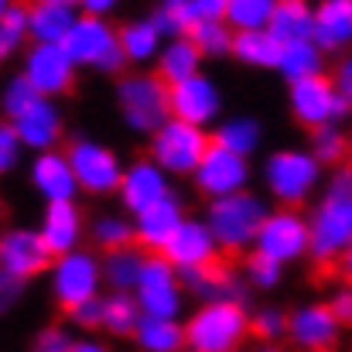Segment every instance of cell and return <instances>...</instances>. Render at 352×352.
<instances>
[{
	"mask_svg": "<svg viewBox=\"0 0 352 352\" xmlns=\"http://www.w3.org/2000/svg\"><path fill=\"white\" fill-rule=\"evenodd\" d=\"M352 243V175L339 171L308 223V250L322 263L349 256Z\"/></svg>",
	"mask_w": 352,
	"mask_h": 352,
	"instance_id": "obj_1",
	"label": "cell"
},
{
	"mask_svg": "<svg viewBox=\"0 0 352 352\" xmlns=\"http://www.w3.org/2000/svg\"><path fill=\"white\" fill-rule=\"evenodd\" d=\"M185 352H239L250 336V311L236 301H202L182 325Z\"/></svg>",
	"mask_w": 352,
	"mask_h": 352,
	"instance_id": "obj_2",
	"label": "cell"
},
{
	"mask_svg": "<svg viewBox=\"0 0 352 352\" xmlns=\"http://www.w3.org/2000/svg\"><path fill=\"white\" fill-rule=\"evenodd\" d=\"M65 48V55L72 58V65H89L100 72H117L123 69V52L117 45V31L107 24V17H89V14H76L72 28L65 31V38L58 41Z\"/></svg>",
	"mask_w": 352,
	"mask_h": 352,
	"instance_id": "obj_3",
	"label": "cell"
},
{
	"mask_svg": "<svg viewBox=\"0 0 352 352\" xmlns=\"http://www.w3.org/2000/svg\"><path fill=\"white\" fill-rule=\"evenodd\" d=\"M263 216H267L263 199H256L250 192H236V195H226V199H212L206 226L216 239V246L246 250V246H253V236L260 230Z\"/></svg>",
	"mask_w": 352,
	"mask_h": 352,
	"instance_id": "obj_4",
	"label": "cell"
},
{
	"mask_svg": "<svg viewBox=\"0 0 352 352\" xmlns=\"http://www.w3.org/2000/svg\"><path fill=\"white\" fill-rule=\"evenodd\" d=\"M318 178H322V164L308 151H277L263 164L267 192L280 206H301L305 199H311Z\"/></svg>",
	"mask_w": 352,
	"mask_h": 352,
	"instance_id": "obj_5",
	"label": "cell"
},
{
	"mask_svg": "<svg viewBox=\"0 0 352 352\" xmlns=\"http://www.w3.org/2000/svg\"><path fill=\"white\" fill-rule=\"evenodd\" d=\"M206 147H209V137L202 126L182 123L175 117H168L151 133V161L164 175H192Z\"/></svg>",
	"mask_w": 352,
	"mask_h": 352,
	"instance_id": "obj_6",
	"label": "cell"
},
{
	"mask_svg": "<svg viewBox=\"0 0 352 352\" xmlns=\"http://www.w3.org/2000/svg\"><path fill=\"white\" fill-rule=\"evenodd\" d=\"M130 294H133L140 315H151V318H178L182 315L185 287H182L178 270L164 256H144V267H140Z\"/></svg>",
	"mask_w": 352,
	"mask_h": 352,
	"instance_id": "obj_7",
	"label": "cell"
},
{
	"mask_svg": "<svg viewBox=\"0 0 352 352\" xmlns=\"http://www.w3.org/2000/svg\"><path fill=\"white\" fill-rule=\"evenodd\" d=\"M117 103L126 126L137 130V133H154L164 120L171 117L168 86L157 76H126V79H120Z\"/></svg>",
	"mask_w": 352,
	"mask_h": 352,
	"instance_id": "obj_8",
	"label": "cell"
},
{
	"mask_svg": "<svg viewBox=\"0 0 352 352\" xmlns=\"http://www.w3.org/2000/svg\"><path fill=\"white\" fill-rule=\"evenodd\" d=\"M253 253L274 260L277 267L305 256L308 253V219L294 209L267 212L256 236H253Z\"/></svg>",
	"mask_w": 352,
	"mask_h": 352,
	"instance_id": "obj_9",
	"label": "cell"
},
{
	"mask_svg": "<svg viewBox=\"0 0 352 352\" xmlns=\"http://www.w3.org/2000/svg\"><path fill=\"white\" fill-rule=\"evenodd\" d=\"M100 284H103V274H100V260L93 253L69 250L52 260V294L65 311L89 298H100Z\"/></svg>",
	"mask_w": 352,
	"mask_h": 352,
	"instance_id": "obj_10",
	"label": "cell"
},
{
	"mask_svg": "<svg viewBox=\"0 0 352 352\" xmlns=\"http://www.w3.org/2000/svg\"><path fill=\"white\" fill-rule=\"evenodd\" d=\"M192 178H195V185H199L202 195L226 199V195H236V192H246V185H250V164H246V157H239V154H233V151H226V147H219V144L209 140V147H206L202 161L195 164Z\"/></svg>",
	"mask_w": 352,
	"mask_h": 352,
	"instance_id": "obj_11",
	"label": "cell"
},
{
	"mask_svg": "<svg viewBox=\"0 0 352 352\" xmlns=\"http://www.w3.org/2000/svg\"><path fill=\"white\" fill-rule=\"evenodd\" d=\"M65 157H69V168H72L79 188H86V192H93V195H110V192H117L123 168H120L117 154H113L110 147H103V144H96V140H76Z\"/></svg>",
	"mask_w": 352,
	"mask_h": 352,
	"instance_id": "obj_12",
	"label": "cell"
},
{
	"mask_svg": "<svg viewBox=\"0 0 352 352\" xmlns=\"http://www.w3.org/2000/svg\"><path fill=\"white\" fill-rule=\"evenodd\" d=\"M339 318L329 311V305H301L287 315V339L298 352H336L342 339Z\"/></svg>",
	"mask_w": 352,
	"mask_h": 352,
	"instance_id": "obj_13",
	"label": "cell"
},
{
	"mask_svg": "<svg viewBox=\"0 0 352 352\" xmlns=\"http://www.w3.org/2000/svg\"><path fill=\"white\" fill-rule=\"evenodd\" d=\"M38 96H62L72 89V79H76V65L72 58L65 55L62 45H52V41H34L28 58H24V72H21Z\"/></svg>",
	"mask_w": 352,
	"mask_h": 352,
	"instance_id": "obj_14",
	"label": "cell"
},
{
	"mask_svg": "<svg viewBox=\"0 0 352 352\" xmlns=\"http://www.w3.org/2000/svg\"><path fill=\"white\" fill-rule=\"evenodd\" d=\"M291 113L298 123H305L308 130L336 123L339 117L349 113V103H339V93L332 89V79L325 76H308L291 82Z\"/></svg>",
	"mask_w": 352,
	"mask_h": 352,
	"instance_id": "obj_15",
	"label": "cell"
},
{
	"mask_svg": "<svg viewBox=\"0 0 352 352\" xmlns=\"http://www.w3.org/2000/svg\"><path fill=\"white\" fill-rule=\"evenodd\" d=\"M168 110H171L175 120L206 130V123H212L219 117V110H223V93H219V86L209 76L199 72V76H192L185 82L168 86Z\"/></svg>",
	"mask_w": 352,
	"mask_h": 352,
	"instance_id": "obj_16",
	"label": "cell"
},
{
	"mask_svg": "<svg viewBox=\"0 0 352 352\" xmlns=\"http://www.w3.org/2000/svg\"><path fill=\"white\" fill-rule=\"evenodd\" d=\"M216 253H219V246H216V239H212L209 226H206L202 219H182L178 230L171 233V239L161 246V256H164L178 274L212 263Z\"/></svg>",
	"mask_w": 352,
	"mask_h": 352,
	"instance_id": "obj_17",
	"label": "cell"
},
{
	"mask_svg": "<svg viewBox=\"0 0 352 352\" xmlns=\"http://www.w3.org/2000/svg\"><path fill=\"white\" fill-rule=\"evenodd\" d=\"M52 253L41 243L38 230H10L0 236V270H7L17 280H28L52 267Z\"/></svg>",
	"mask_w": 352,
	"mask_h": 352,
	"instance_id": "obj_18",
	"label": "cell"
},
{
	"mask_svg": "<svg viewBox=\"0 0 352 352\" xmlns=\"http://www.w3.org/2000/svg\"><path fill=\"white\" fill-rule=\"evenodd\" d=\"M21 147L28 151H52L62 137V113L48 96H38L31 107H24L17 117L10 120Z\"/></svg>",
	"mask_w": 352,
	"mask_h": 352,
	"instance_id": "obj_19",
	"label": "cell"
},
{
	"mask_svg": "<svg viewBox=\"0 0 352 352\" xmlns=\"http://www.w3.org/2000/svg\"><path fill=\"white\" fill-rule=\"evenodd\" d=\"M117 192H120V199H123V206H126L133 216H137L140 209L161 202L164 195H171L168 175H164L151 157H140V161H133L130 168H123Z\"/></svg>",
	"mask_w": 352,
	"mask_h": 352,
	"instance_id": "obj_20",
	"label": "cell"
},
{
	"mask_svg": "<svg viewBox=\"0 0 352 352\" xmlns=\"http://www.w3.org/2000/svg\"><path fill=\"white\" fill-rule=\"evenodd\" d=\"M178 277H182V287H188L202 301H236V305H243V298H246L243 280L230 267H223L219 260L195 267V270H182Z\"/></svg>",
	"mask_w": 352,
	"mask_h": 352,
	"instance_id": "obj_21",
	"label": "cell"
},
{
	"mask_svg": "<svg viewBox=\"0 0 352 352\" xmlns=\"http://www.w3.org/2000/svg\"><path fill=\"white\" fill-rule=\"evenodd\" d=\"M31 185L38 188V195H45L48 202H76V175L69 168V157L58 151H41L31 164Z\"/></svg>",
	"mask_w": 352,
	"mask_h": 352,
	"instance_id": "obj_22",
	"label": "cell"
},
{
	"mask_svg": "<svg viewBox=\"0 0 352 352\" xmlns=\"http://www.w3.org/2000/svg\"><path fill=\"white\" fill-rule=\"evenodd\" d=\"M182 219H185L182 202H178L175 195H164L161 202H154V206H147V209L137 212V219L130 223V226H133V239H137L140 246L161 253V246L171 239V233L178 230Z\"/></svg>",
	"mask_w": 352,
	"mask_h": 352,
	"instance_id": "obj_23",
	"label": "cell"
},
{
	"mask_svg": "<svg viewBox=\"0 0 352 352\" xmlns=\"http://www.w3.org/2000/svg\"><path fill=\"white\" fill-rule=\"evenodd\" d=\"M311 41L322 52L349 48L352 41V0H322L311 10Z\"/></svg>",
	"mask_w": 352,
	"mask_h": 352,
	"instance_id": "obj_24",
	"label": "cell"
},
{
	"mask_svg": "<svg viewBox=\"0 0 352 352\" xmlns=\"http://www.w3.org/2000/svg\"><path fill=\"white\" fill-rule=\"evenodd\" d=\"M38 236L48 246L52 256L79 250V239H82V212H79V206L76 202H48Z\"/></svg>",
	"mask_w": 352,
	"mask_h": 352,
	"instance_id": "obj_25",
	"label": "cell"
},
{
	"mask_svg": "<svg viewBox=\"0 0 352 352\" xmlns=\"http://www.w3.org/2000/svg\"><path fill=\"white\" fill-rule=\"evenodd\" d=\"M199 69H202V55H199V48H195L185 34L168 38V41L161 45V52H157V79H161L164 86L185 82V79L199 76Z\"/></svg>",
	"mask_w": 352,
	"mask_h": 352,
	"instance_id": "obj_26",
	"label": "cell"
},
{
	"mask_svg": "<svg viewBox=\"0 0 352 352\" xmlns=\"http://www.w3.org/2000/svg\"><path fill=\"white\" fill-rule=\"evenodd\" d=\"M130 336H133V342H137L140 352H182L185 349V336H182L178 318H151V315H140Z\"/></svg>",
	"mask_w": 352,
	"mask_h": 352,
	"instance_id": "obj_27",
	"label": "cell"
},
{
	"mask_svg": "<svg viewBox=\"0 0 352 352\" xmlns=\"http://www.w3.org/2000/svg\"><path fill=\"white\" fill-rule=\"evenodd\" d=\"M267 31L277 45H294V41H311V7L308 0H298V3H277L270 21H267Z\"/></svg>",
	"mask_w": 352,
	"mask_h": 352,
	"instance_id": "obj_28",
	"label": "cell"
},
{
	"mask_svg": "<svg viewBox=\"0 0 352 352\" xmlns=\"http://www.w3.org/2000/svg\"><path fill=\"white\" fill-rule=\"evenodd\" d=\"M76 21V7L65 3H31L28 7V38L58 45Z\"/></svg>",
	"mask_w": 352,
	"mask_h": 352,
	"instance_id": "obj_29",
	"label": "cell"
},
{
	"mask_svg": "<svg viewBox=\"0 0 352 352\" xmlns=\"http://www.w3.org/2000/svg\"><path fill=\"white\" fill-rule=\"evenodd\" d=\"M287 82L308 79V76H322L325 69V52L315 41H294V45H280L277 65H274Z\"/></svg>",
	"mask_w": 352,
	"mask_h": 352,
	"instance_id": "obj_30",
	"label": "cell"
},
{
	"mask_svg": "<svg viewBox=\"0 0 352 352\" xmlns=\"http://www.w3.org/2000/svg\"><path fill=\"white\" fill-rule=\"evenodd\" d=\"M117 45L126 62H140V65H144V62L157 58L164 38L157 34V28H154L151 17H147V21H130V24H123L117 31Z\"/></svg>",
	"mask_w": 352,
	"mask_h": 352,
	"instance_id": "obj_31",
	"label": "cell"
},
{
	"mask_svg": "<svg viewBox=\"0 0 352 352\" xmlns=\"http://www.w3.org/2000/svg\"><path fill=\"white\" fill-rule=\"evenodd\" d=\"M230 52L243 65H253V69H274L277 65V55H280V45L270 38V31H236L233 41H230Z\"/></svg>",
	"mask_w": 352,
	"mask_h": 352,
	"instance_id": "obj_32",
	"label": "cell"
},
{
	"mask_svg": "<svg viewBox=\"0 0 352 352\" xmlns=\"http://www.w3.org/2000/svg\"><path fill=\"white\" fill-rule=\"evenodd\" d=\"M140 267H144V253L137 246H120L107 253V260L100 263V274L113 291H133Z\"/></svg>",
	"mask_w": 352,
	"mask_h": 352,
	"instance_id": "obj_33",
	"label": "cell"
},
{
	"mask_svg": "<svg viewBox=\"0 0 352 352\" xmlns=\"http://www.w3.org/2000/svg\"><path fill=\"white\" fill-rule=\"evenodd\" d=\"M140 318V308L133 301L130 291H113L110 298H103V315H100V329L110 336H130L133 325Z\"/></svg>",
	"mask_w": 352,
	"mask_h": 352,
	"instance_id": "obj_34",
	"label": "cell"
},
{
	"mask_svg": "<svg viewBox=\"0 0 352 352\" xmlns=\"http://www.w3.org/2000/svg\"><path fill=\"white\" fill-rule=\"evenodd\" d=\"M277 0H226L223 24L233 31H263Z\"/></svg>",
	"mask_w": 352,
	"mask_h": 352,
	"instance_id": "obj_35",
	"label": "cell"
},
{
	"mask_svg": "<svg viewBox=\"0 0 352 352\" xmlns=\"http://www.w3.org/2000/svg\"><path fill=\"white\" fill-rule=\"evenodd\" d=\"M260 137H263V130H260L256 120L236 117V120L223 123V126L216 130V140H212V144H219V147L233 151V154H239V157H246V154H253V151L260 147Z\"/></svg>",
	"mask_w": 352,
	"mask_h": 352,
	"instance_id": "obj_36",
	"label": "cell"
},
{
	"mask_svg": "<svg viewBox=\"0 0 352 352\" xmlns=\"http://www.w3.org/2000/svg\"><path fill=\"white\" fill-rule=\"evenodd\" d=\"M185 38L199 48L202 58H206V55H212V58L226 55V52H230V41H233V34H230V28H226L223 21H199V24H192V28L185 31Z\"/></svg>",
	"mask_w": 352,
	"mask_h": 352,
	"instance_id": "obj_37",
	"label": "cell"
},
{
	"mask_svg": "<svg viewBox=\"0 0 352 352\" xmlns=\"http://www.w3.org/2000/svg\"><path fill=\"white\" fill-rule=\"evenodd\" d=\"M151 24L157 28V34H161L164 41L185 34V31L195 24V17H192V0H161V7H157V14L151 17Z\"/></svg>",
	"mask_w": 352,
	"mask_h": 352,
	"instance_id": "obj_38",
	"label": "cell"
},
{
	"mask_svg": "<svg viewBox=\"0 0 352 352\" xmlns=\"http://www.w3.org/2000/svg\"><path fill=\"white\" fill-rule=\"evenodd\" d=\"M28 41V7L10 3L0 14V58H10Z\"/></svg>",
	"mask_w": 352,
	"mask_h": 352,
	"instance_id": "obj_39",
	"label": "cell"
},
{
	"mask_svg": "<svg viewBox=\"0 0 352 352\" xmlns=\"http://www.w3.org/2000/svg\"><path fill=\"white\" fill-rule=\"evenodd\" d=\"M318 164H339L346 157V133L336 126V123H325V126H315L311 133V151H308Z\"/></svg>",
	"mask_w": 352,
	"mask_h": 352,
	"instance_id": "obj_40",
	"label": "cell"
},
{
	"mask_svg": "<svg viewBox=\"0 0 352 352\" xmlns=\"http://www.w3.org/2000/svg\"><path fill=\"white\" fill-rule=\"evenodd\" d=\"M93 239L107 250H120V246H130L133 239V226L123 219V216H100L93 223Z\"/></svg>",
	"mask_w": 352,
	"mask_h": 352,
	"instance_id": "obj_41",
	"label": "cell"
},
{
	"mask_svg": "<svg viewBox=\"0 0 352 352\" xmlns=\"http://www.w3.org/2000/svg\"><path fill=\"white\" fill-rule=\"evenodd\" d=\"M250 332L260 342H277L287 332V315L277 311V308H260L256 315H250Z\"/></svg>",
	"mask_w": 352,
	"mask_h": 352,
	"instance_id": "obj_42",
	"label": "cell"
},
{
	"mask_svg": "<svg viewBox=\"0 0 352 352\" xmlns=\"http://www.w3.org/2000/svg\"><path fill=\"white\" fill-rule=\"evenodd\" d=\"M34 100H38L34 86H31L24 76H17V79H10V82H7V89H3V113L14 120L24 107H31Z\"/></svg>",
	"mask_w": 352,
	"mask_h": 352,
	"instance_id": "obj_43",
	"label": "cell"
},
{
	"mask_svg": "<svg viewBox=\"0 0 352 352\" xmlns=\"http://www.w3.org/2000/svg\"><path fill=\"white\" fill-rule=\"evenodd\" d=\"M280 270L284 267H277L274 260H267V256H260V253H250V260H246V280L253 284V287H277V280H280Z\"/></svg>",
	"mask_w": 352,
	"mask_h": 352,
	"instance_id": "obj_44",
	"label": "cell"
},
{
	"mask_svg": "<svg viewBox=\"0 0 352 352\" xmlns=\"http://www.w3.org/2000/svg\"><path fill=\"white\" fill-rule=\"evenodd\" d=\"M72 332L69 329H62V325H48V329H41L38 336H34V342H31V352H72Z\"/></svg>",
	"mask_w": 352,
	"mask_h": 352,
	"instance_id": "obj_45",
	"label": "cell"
},
{
	"mask_svg": "<svg viewBox=\"0 0 352 352\" xmlns=\"http://www.w3.org/2000/svg\"><path fill=\"white\" fill-rule=\"evenodd\" d=\"M21 140H17V133H14V126L10 123H0V175H7V171H14L17 168V161H21Z\"/></svg>",
	"mask_w": 352,
	"mask_h": 352,
	"instance_id": "obj_46",
	"label": "cell"
},
{
	"mask_svg": "<svg viewBox=\"0 0 352 352\" xmlns=\"http://www.w3.org/2000/svg\"><path fill=\"white\" fill-rule=\"evenodd\" d=\"M100 315H103V298H89V301H82V305L69 308L72 325H76V329H82V332L100 329Z\"/></svg>",
	"mask_w": 352,
	"mask_h": 352,
	"instance_id": "obj_47",
	"label": "cell"
},
{
	"mask_svg": "<svg viewBox=\"0 0 352 352\" xmlns=\"http://www.w3.org/2000/svg\"><path fill=\"white\" fill-rule=\"evenodd\" d=\"M223 10H226V0H192L195 24L199 21H223Z\"/></svg>",
	"mask_w": 352,
	"mask_h": 352,
	"instance_id": "obj_48",
	"label": "cell"
},
{
	"mask_svg": "<svg viewBox=\"0 0 352 352\" xmlns=\"http://www.w3.org/2000/svg\"><path fill=\"white\" fill-rule=\"evenodd\" d=\"M329 311L339 318V325H349L352 322V291L349 287H339L336 298L329 301Z\"/></svg>",
	"mask_w": 352,
	"mask_h": 352,
	"instance_id": "obj_49",
	"label": "cell"
},
{
	"mask_svg": "<svg viewBox=\"0 0 352 352\" xmlns=\"http://www.w3.org/2000/svg\"><path fill=\"white\" fill-rule=\"evenodd\" d=\"M21 284H24V280H17V277H10L7 270H0V315L21 298Z\"/></svg>",
	"mask_w": 352,
	"mask_h": 352,
	"instance_id": "obj_50",
	"label": "cell"
},
{
	"mask_svg": "<svg viewBox=\"0 0 352 352\" xmlns=\"http://www.w3.org/2000/svg\"><path fill=\"white\" fill-rule=\"evenodd\" d=\"M332 89H336L342 100H352V62H342V65H339V76L332 79Z\"/></svg>",
	"mask_w": 352,
	"mask_h": 352,
	"instance_id": "obj_51",
	"label": "cell"
},
{
	"mask_svg": "<svg viewBox=\"0 0 352 352\" xmlns=\"http://www.w3.org/2000/svg\"><path fill=\"white\" fill-rule=\"evenodd\" d=\"M76 7H82V14L89 17H107L117 7V0H76Z\"/></svg>",
	"mask_w": 352,
	"mask_h": 352,
	"instance_id": "obj_52",
	"label": "cell"
},
{
	"mask_svg": "<svg viewBox=\"0 0 352 352\" xmlns=\"http://www.w3.org/2000/svg\"><path fill=\"white\" fill-rule=\"evenodd\" d=\"M72 352H110V346L100 342V339H93V336H86V339H76L72 342Z\"/></svg>",
	"mask_w": 352,
	"mask_h": 352,
	"instance_id": "obj_53",
	"label": "cell"
},
{
	"mask_svg": "<svg viewBox=\"0 0 352 352\" xmlns=\"http://www.w3.org/2000/svg\"><path fill=\"white\" fill-rule=\"evenodd\" d=\"M253 352H284V349H280L277 342H263V346H256Z\"/></svg>",
	"mask_w": 352,
	"mask_h": 352,
	"instance_id": "obj_54",
	"label": "cell"
},
{
	"mask_svg": "<svg viewBox=\"0 0 352 352\" xmlns=\"http://www.w3.org/2000/svg\"><path fill=\"white\" fill-rule=\"evenodd\" d=\"M34 3H65V7H76V0H34Z\"/></svg>",
	"mask_w": 352,
	"mask_h": 352,
	"instance_id": "obj_55",
	"label": "cell"
},
{
	"mask_svg": "<svg viewBox=\"0 0 352 352\" xmlns=\"http://www.w3.org/2000/svg\"><path fill=\"white\" fill-rule=\"evenodd\" d=\"M10 3H14V0H0V14H3V10H7Z\"/></svg>",
	"mask_w": 352,
	"mask_h": 352,
	"instance_id": "obj_56",
	"label": "cell"
},
{
	"mask_svg": "<svg viewBox=\"0 0 352 352\" xmlns=\"http://www.w3.org/2000/svg\"><path fill=\"white\" fill-rule=\"evenodd\" d=\"M277 3H298V0H277Z\"/></svg>",
	"mask_w": 352,
	"mask_h": 352,
	"instance_id": "obj_57",
	"label": "cell"
},
{
	"mask_svg": "<svg viewBox=\"0 0 352 352\" xmlns=\"http://www.w3.org/2000/svg\"><path fill=\"white\" fill-rule=\"evenodd\" d=\"M0 216H3V209H0Z\"/></svg>",
	"mask_w": 352,
	"mask_h": 352,
	"instance_id": "obj_58",
	"label": "cell"
}]
</instances>
